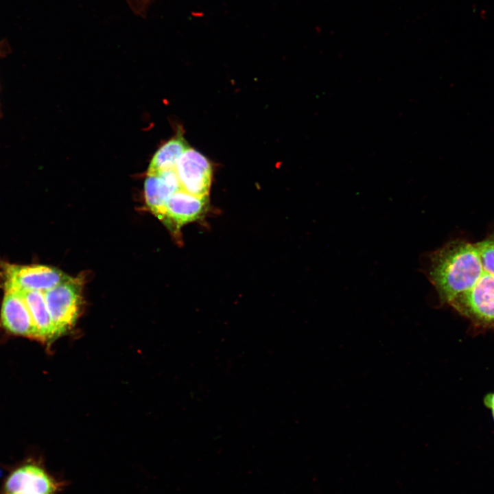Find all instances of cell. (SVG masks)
I'll return each instance as SVG.
<instances>
[{"instance_id": "cell-1", "label": "cell", "mask_w": 494, "mask_h": 494, "mask_svg": "<svg viewBox=\"0 0 494 494\" xmlns=\"http://www.w3.org/2000/svg\"><path fill=\"white\" fill-rule=\"evenodd\" d=\"M482 270L475 243L451 241L429 257L428 278L443 303L449 304L456 296L468 291Z\"/></svg>"}, {"instance_id": "cell-2", "label": "cell", "mask_w": 494, "mask_h": 494, "mask_svg": "<svg viewBox=\"0 0 494 494\" xmlns=\"http://www.w3.org/2000/svg\"><path fill=\"white\" fill-rule=\"evenodd\" d=\"M478 329L494 330V275L482 266L473 285L449 303Z\"/></svg>"}, {"instance_id": "cell-3", "label": "cell", "mask_w": 494, "mask_h": 494, "mask_svg": "<svg viewBox=\"0 0 494 494\" xmlns=\"http://www.w3.org/2000/svg\"><path fill=\"white\" fill-rule=\"evenodd\" d=\"M83 280L80 277H70L54 287L43 292L58 338L74 326L81 313Z\"/></svg>"}, {"instance_id": "cell-4", "label": "cell", "mask_w": 494, "mask_h": 494, "mask_svg": "<svg viewBox=\"0 0 494 494\" xmlns=\"http://www.w3.org/2000/svg\"><path fill=\"white\" fill-rule=\"evenodd\" d=\"M70 277L51 266L33 264H0V285L4 290H25L46 292Z\"/></svg>"}, {"instance_id": "cell-5", "label": "cell", "mask_w": 494, "mask_h": 494, "mask_svg": "<svg viewBox=\"0 0 494 494\" xmlns=\"http://www.w3.org/2000/svg\"><path fill=\"white\" fill-rule=\"evenodd\" d=\"M61 484L38 461L29 460L6 476L3 493L56 494Z\"/></svg>"}, {"instance_id": "cell-6", "label": "cell", "mask_w": 494, "mask_h": 494, "mask_svg": "<svg viewBox=\"0 0 494 494\" xmlns=\"http://www.w3.org/2000/svg\"><path fill=\"white\" fill-rule=\"evenodd\" d=\"M175 171L182 189L198 196L209 195L213 168L202 153L189 148L178 160Z\"/></svg>"}, {"instance_id": "cell-7", "label": "cell", "mask_w": 494, "mask_h": 494, "mask_svg": "<svg viewBox=\"0 0 494 494\" xmlns=\"http://www.w3.org/2000/svg\"><path fill=\"white\" fill-rule=\"evenodd\" d=\"M1 323L10 333L39 341V335L29 309L16 290L5 291L1 308Z\"/></svg>"}, {"instance_id": "cell-8", "label": "cell", "mask_w": 494, "mask_h": 494, "mask_svg": "<svg viewBox=\"0 0 494 494\" xmlns=\"http://www.w3.org/2000/svg\"><path fill=\"white\" fill-rule=\"evenodd\" d=\"M208 202V196H198L179 189L168 200L161 220L170 229L179 231L183 225L200 218Z\"/></svg>"}, {"instance_id": "cell-9", "label": "cell", "mask_w": 494, "mask_h": 494, "mask_svg": "<svg viewBox=\"0 0 494 494\" xmlns=\"http://www.w3.org/2000/svg\"><path fill=\"white\" fill-rule=\"evenodd\" d=\"M179 189L181 186L175 169L147 174L144 184L146 204L161 220L168 200Z\"/></svg>"}, {"instance_id": "cell-10", "label": "cell", "mask_w": 494, "mask_h": 494, "mask_svg": "<svg viewBox=\"0 0 494 494\" xmlns=\"http://www.w3.org/2000/svg\"><path fill=\"white\" fill-rule=\"evenodd\" d=\"M30 312L38 330L39 341L50 342L56 339L57 335L48 311L43 292L19 290Z\"/></svg>"}, {"instance_id": "cell-11", "label": "cell", "mask_w": 494, "mask_h": 494, "mask_svg": "<svg viewBox=\"0 0 494 494\" xmlns=\"http://www.w3.org/2000/svg\"><path fill=\"white\" fill-rule=\"evenodd\" d=\"M189 148L180 129L168 141L163 143L154 154L147 174L175 169L183 154Z\"/></svg>"}, {"instance_id": "cell-12", "label": "cell", "mask_w": 494, "mask_h": 494, "mask_svg": "<svg viewBox=\"0 0 494 494\" xmlns=\"http://www.w3.org/2000/svg\"><path fill=\"white\" fill-rule=\"evenodd\" d=\"M483 268L494 275V237L475 242Z\"/></svg>"}, {"instance_id": "cell-13", "label": "cell", "mask_w": 494, "mask_h": 494, "mask_svg": "<svg viewBox=\"0 0 494 494\" xmlns=\"http://www.w3.org/2000/svg\"><path fill=\"white\" fill-rule=\"evenodd\" d=\"M483 403L491 411L494 421V391L485 395L483 398Z\"/></svg>"}, {"instance_id": "cell-14", "label": "cell", "mask_w": 494, "mask_h": 494, "mask_svg": "<svg viewBox=\"0 0 494 494\" xmlns=\"http://www.w3.org/2000/svg\"><path fill=\"white\" fill-rule=\"evenodd\" d=\"M3 494H19V493H3Z\"/></svg>"}]
</instances>
